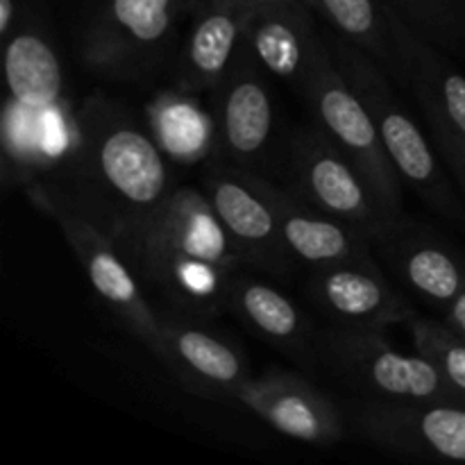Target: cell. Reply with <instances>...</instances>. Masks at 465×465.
Listing matches in <instances>:
<instances>
[{
	"mask_svg": "<svg viewBox=\"0 0 465 465\" xmlns=\"http://www.w3.org/2000/svg\"><path fill=\"white\" fill-rule=\"evenodd\" d=\"M68 177L71 203L116 245L130 241L177 186L154 132L103 95L77 112Z\"/></svg>",
	"mask_w": 465,
	"mask_h": 465,
	"instance_id": "obj_1",
	"label": "cell"
},
{
	"mask_svg": "<svg viewBox=\"0 0 465 465\" xmlns=\"http://www.w3.org/2000/svg\"><path fill=\"white\" fill-rule=\"evenodd\" d=\"M141 284L189 316L227 312L232 280L243 266L204 191L175 186L163 207L118 245Z\"/></svg>",
	"mask_w": 465,
	"mask_h": 465,
	"instance_id": "obj_2",
	"label": "cell"
},
{
	"mask_svg": "<svg viewBox=\"0 0 465 465\" xmlns=\"http://www.w3.org/2000/svg\"><path fill=\"white\" fill-rule=\"evenodd\" d=\"M330 50L339 71L371 114L386 154L404 184L431 209L459 221L461 204L445 175L443 163L436 157L434 141L427 139L425 132L398 98L395 82L381 71L375 59L368 57L361 48L343 36L336 35Z\"/></svg>",
	"mask_w": 465,
	"mask_h": 465,
	"instance_id": "obj_3",
	"label": "cell"
},
{
	"mask_svg": "<svg viewBox=\"0 0 465 465\" xmlns=\"http://www.w3.org/2000/svg\"><path fill=\"white\" fill-rule=\"evenodd\" d=\"M316 357L363 400L465 404V395L430 359L398 352L381 331L331 327L316 336Z\"/></svg>",
	"mask_w": 465,
	"mask_h": 465,
	"instance_id": "obj_4",
	"label": "cell"
},
{
	"mask_svg": "<svg viewBox=\"0 0 465 465\" xmlns=\"http://www.w3.org/2000/svg\"><path fill=\"white\" fill-rule=\"evenodd\" d=\"M300 91L312 109L313 125L321 127L357 166L386 212L393 216L404 213L402 177L386 154L371 114L339 71L327 44L313 59Z\"/></svg>",
	"mask_w": 465,
	"mask_h": 465,
	"instance_id": "obj_5",
	"label": "cell"
},
{
	"mask_svg": "<svg viewBox=\"0 0 465 465\" xmlns=\"http://www.w3.org/2000/svg\"><path fill=\"white\" fill-rule=\"evenodd\" d=\"M27 195L41 212L48 213L62 227V234L80 259L98 298L121 318L123 325L145 348H153L157 339L159 316L150 307L148 298L141 291L139 277L112 236L94 225L59 186L30 184Z\"/></svg>",
	"mask_w": 465,
	"mask_h": 465,
	"instance_id": "obj_6",
	"label": "cell"
},
{
	"mask_svg": "<svg viewBox=\"0 0 465 465\" xmlns=\"http://www.w3.org/2000/svg\"><path fill=\"white\" fill-rule=\"evenodd\" d=\"M286 189L368 236L384 232L398 216L389 213L366 177L318 125L300 127L284 157Z\"/></svg>",
	"mask_w": 465,
	"mask_h": 465,
	"instance_id": "obj_7",
	"label": "cell"
},
{
	"mask_svg": "<svg viewBox=\"0 0 465 465\" xmlns=\"http://www.w3.org/2000/svg\"><path fill=\"white\" fill-rule=\"evenodd\" d=\"M200 0H98L84 30L86 64L109 77H139L166 54L177 23Z\"/></svg>",
	"mask_w": 465,
	"mask_h": 465,
	"instance_id": "obj_8",
	"label": "cell"
},
{
	"mask_svg": "<svg viewBox=\"0 0 465 465\" xmlns=\"http://www.w3.org/2000/svg\"><path fill=\"white\" fill-rule=\"evenodd\" d=\"M262 64L250 45H241L234 64L213 89V148L221 159L243 171L263 175L277 141V112Z\"/></svg>",
	"mask_w": 465,
	"mask_h": 465,
	"instance_id": "obj_9",
	"label": "cell"
},
{
	"mask_svg": "<svg viewBox=\"0 0 465 465\" xmlns=\"http://www.w3.org/2000/svg\"><path fill=\"white\" fill-rule=\"evenodd\" d=\"M204 195L221 218L243 266L286 277L295 266L282 239L275 209L259 186L257 175L213 159L203 180Z\"/></svg>",
	"mask_w": 465,
	"mask_h": 465,
	"instance_id": "obj_10",
	"label": "cell"
},
{
	"mask_svg": "<svg viewBox=\"0 0 465 465\" xmlns=\"http://www.w3.org/2000/svg\"><path fill=\"white\" fill-rule=\"evenodd\" d=\"M350 420L386 452L465 461V404L363 400L350 407Z\"/></svg>",
	"mask_w": 465,
	"mask_h": 465,
	"instance_id": "obj_11",
	"label": "cell"
},
{
	"mask_svg": "<svg viewBox=\"0 0 465 465\" xmlns=\"http://www.w3.org/2000/svg\"><path fill=\"white\" fill-rule=\"evenodd\" d=\"M309 295L336 327L381 331L416 318V309L391 284L372 254L313 268Z\"/></svg>",
	"mask_w": 465,
	"mask_h": 465,
	"instance_id": "obj_12",
	"label": "cell"
},
{
	"mask_svg": "<svg viewBox=\"0 0 465 465\" xmlns=\"http://www.w3.org/2000/svg\"><path fill=\"white\" fill-rule=\"evenodd\" d=\"M150 352L193 393L216 400H239L250 381L239 350L182 316H159Z\"/></svg>",
	"mask_w": 465,
	"mask_h": 465,
	"instance_id": "obj_13",
	"label": "cell"
},
{
	"mask_svg": "<svg viewBox=\"0 0 465 465\" xmlns=\"http://www.w3.org/2000/svg\"><path fill=\"white\" fill-rule=\"evenodd\" d=\"M239 402L289 439L316 445H334L343 439V418L336 404L295 372L268 371L250 377Z\"/></svg>",
	"mask_w": 465,
	"mask_h": 465,
	"instance_id": "obj_14",
	"label": "cell"
},
{
	"mask_svg": "<svg viewBox=\"0 0 465 465\" xmlns=\"http://www.w3.org/2000/svg\"><path fill=\"white\" fill-rule=\"evenodd\" d=\"M372 250L381 254V262L404 289L422 302L445 309L465 289V271L452 250L404 213L372 236Z\"/></svg>",
	"mask_w": 465,
	"mask_h": 465,
	"instance_id": "obj_15",
	"label": "cell"
},
{
	"mask_svg": "<svg viewBox=\"0 0 465 465\" xmlns=\"http://www.w3.org/2000/svg\"><path fill=\"white\" fill-rule=\"evenodd\" d=\"M257 0H200L175 64L182 94L213 91L234 64Z\"/></svg>",
	"mask_w": 465,
	"mask_h": 465,
	"instance_id": "obj_16",
	"label": "cell"
},
{
	"mask_svg": "<svg viewBox=\"0 0 465 465\" xmlns=\"http://www.w3.org/2000/svg\"><path fill=\"white\" fill-rule=\"evenodd\" d=\"M254 175L268 203L275 209L282 239L295 263L312 266L313 271L330 263L372 254V241L366 232L318 212L316 207L304 203L284 184L272 182L271 177L259 175V173Z\"/></svg>",
	"mask_w": 465,
	"mask_h": 465,
	"instance_id": "obj_17",
	"label": "cell"
},
{
	"mask_svg": "<svg viewBox=\"0 0 465 465\" xmlns=\"http://www.w3.org/2000/svg\"><path fill=\"white\" fill-rule=\"evenodd\" d=\"M304 0H259L245 27V44L257 62L300 89L325 41Z\"/></svg>",
	"mask_w": 465,
	"mask_h": 465,
	"instance_id": "obj_18",
	"label": "cell"
},
{
	"mask_svg": "<svg viewBox=\"0 0 465 465\" xmlns=\"http://www.w3.org/2000/svg\"><path fill=\"white\" fill-rule=\"evenodd\" d=\"M386 14L407 68L409 91H413L422 114H434L465 139V77L454 71L439 48L409 30L391 9Z\"/></svg>",
	"mask_w": 465,
	"mask_h": 465,
	"instance_id": "obj_19",
	"label": "cell"
},
{
	"mask_svg": "<svg viewBox=\"0 0 465 465\" xmlns=\"http://www.w3.org/2000/svg\"><path fill=\"white\" fill-rule=\"evenodd\" d=\"M5 80L9 98L23 107L44 112L62 104V62L39 30L16 23L5 36Z\"/></svg>",
	"mask_w": 465,
	"mask_h": 465,
	"instance_id": "obj_20",
	"label": "cell"
},
{
	"mask_svg": "<svg viewBox=\"0 0 465 465\" xmlns=\"http://www.w3.org/2000/svg\"><path fill=\"white\" fill-rule=\"evenodd\" d=\"M227 312L243 318L268 343L277 345L284 352L316 354V336L302 318L300 309L280 289L252 277L236 275L230 286Z\"/></svg>",
	"mask_w": 465,
	"mask_h": 465,
	"instance_id": "obj_21",
	"label": "cell"
},
{
	"mask_svg": "<svg viewBox=\"0 0 465 465\" xmlns=\"http://www.w3.org/2000/svg\"><path fill=\"white\" fill-rule=\"evenodd\" d=\"M322 14L336 35L375 59L395 84L409 89V75L400 57L398 41L381 0H309Z\"/></svg>",
	"mask_w": 465,
	"mask_h": 465,
	"instance_id": "obj_22",
	"label": "cell"
},
{
	"mask_svg": "<svg viewBox=\"0 0 465 465\" xmlns=\"http://www.w3.org/2000/svg\"><path fill=\"white\" fill-rule=\"evenodd\" d=\"M409 30L439 50H465V0H381Z\"/></svg>",
	"mask_w": 465,
	"mask_h": 465,
	"instance_id": "obj_23",
	"label": "cell"
},
{
	"mask_svg": "<svg viewBox=\"0 0 465 465\" xmlns=\"http://www.w3.org/2000/svg\"><path fill=\"white\" fill-rule=\"evenodd\" d=\"M154 136L166 154H182V159H195L207 143L209 125L207 118L193 104L180 100H162L153 107Z\"/></svg>",
	"mask_w": 465,
	"mask_h": 465,
	"instance_id": "obj_24",
	"label": "cell"
},
{
	"mask_svg": "<svg viewBox=\"0 0 465 465\" xmlns=\"http://www.w3.org/2000/svg\"><path fill=\"white\" fill-rule=\"evenodd\" d=\"M411 330L416 352L430 359L445 380L465 395V341L454 334L445 322L430 321V318H411L407 322Z\"/></svg>",
	"mask_w": 465,
	"mask_h": 465,
	"instance_id": "obj_25",
	"label": "cell"
},
{
	"mask_svg": "<svg viewBox=\"0 0 465 465\" xmlns=\"http://www.w3.org/2000/svg\"><path fill=\"white\" fill-rule=\"evenodd\" d=\"M443 313H445V321H443L445 325L465 341V289L448 304V307L443 309Z\"/></svg>",
	"mask_w": 465,
	"mask_h": 465,
	"instance_id": "obj_26",
	"label": "cell"
},
{
	"mask_svg": "<svg viewBox=\"0 0 465 465\" xmlns=\"http://www.w3.org/2000/svg\"><path fill=\"white\" fill-rule=\"evenodd\" d=\"M18 23V3L16 0H0V35L5 36L16 27Z\"/></svg>",
	"mask_w": 465,
	"mask_h": 465,
	"instance_id": "obj_27",
	"label": "cell"
}]
</instances>
